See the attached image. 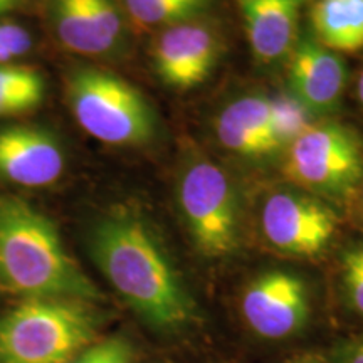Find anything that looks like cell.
Returning a JSON list of instances; mask_svg holds the SVG:
<instances>
[{"instance_id": "obj_1", "label": "cell", "mask_w": 363, "mask_h": 363, "mask_svg": "<svg viewBox=\"0 0 363 363\" xmlns=\"http://www.w3.org/2000/svg\"><path fill=\"white\" fill-rule=\"evenodd\" d=\"M94 264L145 323L179 331L197 320V305L155 230L131 211L98 219L88 238Z\"/></svg>"}, {"instance_id": "obj_2", "label": "cell", "mask_w": 363, "mask_h": 363, "mask_svg": "<svg viewBox=\"0 0 363 363\" xmlns=\"http://www.w3.org/2000/svg\"><path fill=\"white\" fill-rule=\"evenodd\" d=\"M0 286L22 299L101 298L67 254L56 224L11 195L0 197Z\"/></svg>"}, {"instance_id": "obj_3", "label": "cell", "mask_w": 363, "mask_h": 363, "mask_svg": "<svg viewBox=\"0 0 363 363\" xmlns=\"http://www.w3.org/2000/svg\"><path fill=\"white\" fill-rule=\"evenodd\" d=\"M88 301L24 299L0 318V363H67L96 337Z\"/></svg>"}, {"instance_id": "obj_4", "label": "cell", "mask_w": 363, "mask_h": 363, "mask_svg": "<svg viewBox=\"0 0 363 363\" xmlns=\"http://www.w3.org/2000/svg\"><path fill=\"white\" fill-rule=\"evenodd\" d=\"M67 103L86 133L111 147H142L155 138L158 120L142 91L115 72L79 67L67 78Z\"/></svg>"}, {"instance_id": "obj_5", "label": "cell", "mask_w": 363, "mask_h": 363, "mask_svg": "<svg viewBox=\"0 0 363 363\" xmlns=\"http://www.w3.org/2000/svg\"><path fill=\"white\" fill-rule=\"evenodd\" d=\"M283 172L308 192L345 199L363 182V142L347 125L313 123L286 148Z\"/></svg>"}, {"instance_id": "obj_6", "label": "cell", "mask_w": 363, "mask_h": 363, "mask_svg": "<svg viewBox=\"0 0 363 363\" xmlns=\"http://www.w3.org/2000/svg\"><path fill=\"white\" fill-rule=\"evenodd\" d=\"M177 197L195 247L206 257H225L239 247V199L230 177L207 158L182 170Z\"/></svg>"}, {"instance_id": "obj_7", "label": "cell", "mask_w": 363, "mask_h": 363, "mask_svg": "<svg viewBox=\"0 0 363 363\" xmlns=\"http://www.w3.org/2000/svg\"><path fill=\"white\" fill-rule=\"evenodd\" d=\"M261 225L267 242L278 251L296 257H315L333 240L338 217L320 199L281 190L266 199Z\"/></svg>"}, {"instance_id": "obj_8", "label": "cell", "mask_w": 363, "mask_h": 363, "mask_svg": "<svg viewBox=\"0 0 363 363\" xmlns=\"http://www.w3.org/2000/svg\"><path fill=\"white\" fill-rule=\"evenodd\" d=\"M219 29L203 17L165 27L153 44V67L170 88L187 91L212 74L222 52Z\"/></svg>"}, {"instance_id": "obj_9", "label": "cell", "mask_w": 363, "mask_h": 363, "mask_svg": "<svg viewBox=\"0 0 363 363\" xmlns=\"http://www.w3.org/2000/svg\"><path fill=\"white\" fill-rule=\"evenodd\" d=\"M240 310L259 337L289 338L310 320V293L305 281L293 272L267 271L247 284L240 298Z\"/></svg>"}, {"instance_id": "obj_10", "label": "cell", "mask_w": 363, "mask_h": 363, "mask_svg": "<svg viewBox=\"0 0 363 363\" xmlns=\"http://www.w3.org/2000/svg\"><path fill=\"white\" fill-rule=\"evenodd\" d=\"M49 19L59 43L81 56H113L125 44V16L116 0H49Z\"/></svg>"}, {"instance_id": "obj_11", "label": "cell", "mask_w": 363, "mask_h": 363, "mask_svg": "<svg viewBox=\"0 0 363 363\" xmlns=\"http://www.w3.org/2000/svg\"><path fill=\"white\" fill-rule=\"evenodd\" d=\"M348 83L347 62L313 35L298 39L288 57L289 96L311 115H328L340 106Z\"/></svg>"}, {"instance_id": "obj_12", "label": "cell", "mask_w": 363, "mask_h": 363, "mask_svg": "<svg viewBox=\"0 0 363 363\" xmlns=\"http://www.w3.org/2000/svg\"><path fill=\"white\" fill-rule=\"evenodd\" d=\"M66 155L51 131L34 125L0 130V179L27 189L49 187L65 174Z\"/></svg>"}, {"instance_id": "obj_13", "label": "cell", "mask_w": 363, "mask_h": 363, "mask_svg": "<svg viewBox=\"0 0 363 363\" xmlns=\"http://www.w3.org/2000/svg\"><path fill=\"white\" fill-rule=\"evenodd\" d=\"M219 143L247 160H262L281 152L274 131L271 98L249 94L229 103L216 121Z\"/></svg>"}, {"instance_id": "obj_14", "label": "cell", "mask_w": 363, "mask_h": 363, "mask_svg": "<svg viewBox=\"0 0 363 363\" xmlns=\"http://www.w3.org/2000/svg\"><path fill=\"white\" fill-rule=\"evenodd\" d=\"M251 51L261 65L288 59L298 43L299 16L305 0H235Z\"/></svg>"}, {"instance_id": "obj_15", "label": "cell", "mask_w": 363, "mask_h": 363, "mask_svg": "<svg viewBox=\"0 0 363 363\" xmlns=\"http://www.w3.org/2000/svg\"><path fill=\"white\" fill-rule=\"evenodd\" d=\"M313 38L335 52L363 49V0H315Z\"/></svg>"}, {"instance_id": "obj_16", "label": "cell", "mask_w": 363, "mask_h": 363, "mask_svg": "<svg viewBox=\"0 0 363 363\" xmlns=\"http://www.w3.org/2000/svg\"><path fill=\"white\" fill-rule=\"evenodd\" d=\"M44 96L45 81L38 69L0 65V118L33 111L43 104Z\"/></svg>"}, {"instance_id": "obj_17", "label": "cell", "mask_w": 363, "mask_h": 363, "mask_svg": "<svg viewBox=\"0 0 363 363\" xmlns=\"http://www.w3.org/2000/svg\"><path fill=\"white\" fill-rule=\"evenodd\" d=\"M212 0H123L128 19L140 29H165L194 19H201Z\"/></svg>"}, {"instance_id": "obj_18", "label": "cell", "mask_w": 363, "mask_h": 363, "mask_svg": "<svg viewBox=\"0 0 363 363\" xmlns=\"http://www.w3.org/2000/svg\"><path fill=\"white\" fill-rule=\"evenodd\" d=\"M272 118H274V131L278 136L281 152L288 148L303 131L310 128V111L299 104L293 96L272 99Z\"/></svg>"}, {"instance_id": "obj_19", "label": "cell", "mask_w": 363, "mask_h": 363, "mask_svg": "<svg viewBox=\"0 0 363 363\" xmlns=\"http://www.w3.org/2000/svg\"><path fill=\"white\" fill-rule=\"evenodd\" d=\"M342 281L348 303L363 315V244H355L343 252Z\"/></svg>"}, {"instance_id": "obj_20", "label": "cell", "mask_w": 363, "mask_h": 363, "mask_svg": "<svg viewBox=\"0 0 363 363\" xmlns=\"http://www.w3.org/2000/svg\"><path fill=\"white\" fill-rule=\"evenodd\" d=\"M133 350L125 338H108L91 343L84 352L67 363H131Z\"/></svg>"}, {"instance_id": "obj_21", "label": "cell", "mask_w": 363, "mask_h": 363, "mask_svg": "<svg viewBox=\"0 0 363 363\" xmlns=\"http://www.w3.org/2000/svg\"><path fill=\"white\" fill-rule=\"evenodd\" d=\"M33 34L26 27L0 21V65H12L33 51Z\"/></svg>"}, {"instance_id": "obj_22", "label": "cell", "mask_w": 363, "mask_h": 363, "mask_svg": "<svg viewBox=\"0 0 363 363\" xmlns=\"http://www.w3.org/2000/svg\"><path fill=\"white\" fill-rule=\"evenodd\" d=\"M338 363H363V337L342 345L337 353Z\"/></svg>"}, {"instance_id": "obj_23", "label": "cell", "mask_w": 363, "mask_h": 363, "mask_svg": "<svg viewBox=\"0 0 363 363\" xmlns=\"http://www.w3.org/2000/svg\"><path fill=\"white\" fill-rule=\"evenodd\" d=\"M27 2H29V0H0V16L16 11V9L22 7Z\"/></svg>"}, {"instance_id": "obj_24", "label": "cell", "mask_w": 363, "mask_h": 363, "mask_svg": "<svg viewBox=\"0 0 363 363\" xmlns=\"http://www.w3.org/2000/svg\"><path fill=\"white\" fill-rule=\"evenodd\" d=\"M357 91H358V98H360V103L363 104V69L360 71V76H358Z\"/></svg>"}, {"instance_id": "obj_25", "label": "cell", "mask_w": 363, "mask_h": 363, "mask_svg": "<svg viewBox=\"0 0 363 363\" xmlns=\"http://www.w3.org/2000/svg\"><path fill=\"white\" fill-rule=\"evenodd\" d=\"M288 363H320V362H313V360H294V362H288Z\"/></svg>"}, {"instance_id": "obj_26", "label": "cell", "mask_w": 363, "mask_h": 363, "mask_svg": "<svg viewBox=\"0 0 363 363\" xmlns=\"http://www.w3.org/2000/svg\"><path fill=\"white\" fill-rule=\"evenodd\" d=\"M360 199H362V208H363V182H362V185H360Z\"/></svg>"}]
</instances>
